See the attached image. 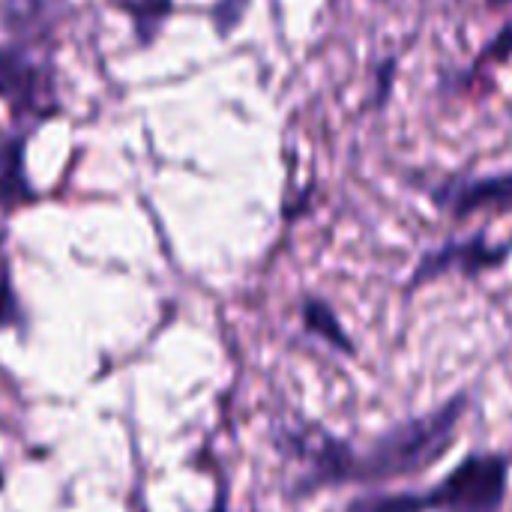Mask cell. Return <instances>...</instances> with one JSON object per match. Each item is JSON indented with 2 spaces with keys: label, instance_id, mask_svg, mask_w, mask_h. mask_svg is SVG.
<instances>
[{
  "label": "cell",
  "instance_id": "4",
  "mask_svg": "<svg viewBox=\"0 0 512 512\" xmlns=\"http://www.w3.org/2000/svg\"><path fill=\"white\" fill-rule=\"evenodd\" d=\"M512 255V240L507 243H492L486 240V234H474V237H465V240H450L432 252H426L411 279H408V291H417L441 276H450V273H459V276H480V273H489V270H498L507 264V258Z\"/></svg>",
  "mask_w": 512,
  "mask_h": 512
},
{
  "label": "cell",
  "instance_id": "14",
  "mask_svg": "<svg viewBox=\"0 0 512 512\" xmlns=\"http://www.w3.org/2000/svg\"><path fill=\"white\" fill-rule=\"evenodd\" d=\"M492 3H510V0H492Z\"/></svg>",
  "mask_w": 512,
  "mask_h": 512
},
{
  "label": "cell",
  "instance_id": "9",
  "mask_svg": "<svg viewBox=\"0 0 512 512\" xmlns=\"http://www.w3.org/2000/svg\"><path fill=\"white\" fill-rule=\"evenodd\" d=\"M111 3L120 6L132 18L135 36L141 45H150L159 36L165 18L174 12V0H111Z\"/></svg>",
  "mask_w": 512,
  "mask_h": 512
},
{
  "label": "cell",
  "instance_id": "12",
  "mask_svg": "<svg viewBox=\"0 0 512 512\" xmlns=\"http://www.w3.org/2000/svg\"><path fill=\"white\" fill-rule=\"evenodd\" d=\"M393 78H396V60H387V63L381 66V72H378V90H375V96H378V105H384V102H387Z\"/></svg>",
  "mask_w": 512,
  "mask_h": 512
},
{
  "label": "cell",
  "instance_id": "2",
  "mask_svg": "<svg viewBox=\"0 0 512 512\" xmlns=\"http://www.w3.org/2000/svg\"><path fill=\"white\" fill-rule=\"evenodd\" d=\"M510 489V459L474 453L432 489L417 492L420 512H501Z\"/></svg>",
  "mask_w": 512,
  "mask_h": 512
},
{
  "label": "cell",
  "instance_id": "10",
  "mask_svg": "<svg viewBox=\"0 0 512 512\" xmlns=\"http://www.w3.org/2000/svg\"><path fill=\"white\" fill-rule=\"evenodd\" d=\"M512 57V21L486 45V51L474 60V66H471V78H480V75H486V66L492 69V66H498V63H504V60H510Z\"/></svg>",
  "mask_w": 512,
  "mask_h": 512
},
{
  "label": "cell",
  "instance_id": "7",
  "mask_svg": "<svg viewBox=\"0 0 512 512\" xmlns=\"http://www.w3.org/2000/svg\"><path fill=\"white\" fill-rule=\"evenodd\" d=\"M39 198L24 171V135H0V207L18 210Z\"/></svg>",
  "mask_w": 512,
  "mask_h": 512
},
{
  "label": "cell",
  "instance_id": "8",
  "mask_svg": "<svg viewBox=\"0 0 512 512\" xmlns=\"http://www.w3.org/2000/svg\"><path fill=\"white\" fill-rule=\"evenodd\" d=\"M300 315H303L306 333L318 336V339L327 342L333 351L354 357V339L345 333L342 321L336 318V312H333V306H330L327 300H321V297H306L303 306H300Z\"/></svg>",
  "mask_w": 512,
  "mask_h": 512
},
{
  "label": "cell",
  "instance_id": "6",
  "mask_svg": "<svg viewBox=\"0 0 512 512\" xmlns=\"http://www.w3.org/2000/svg\"><path fill=\"white\" fill-rule=\"evenodd\" d=\"M69 3L66 0H3L0 18L6 33L15 42L51 48L57 27L66 21Z\"/></svg>",
  "mask_w": 512,
  "mask_h": 512
},
{
  "label": "cell",
  "instance_id": "3",
  "mask_svg": "<svg viewBox=\"0 0 512 512\" xmlns=\"http://www.w3.org/2000/svg\"><path fill=\"white\" fill-rule=\"evenodd\" d=\"M0 102L18 123H42L60 111L51 48L15 39L0 45Z\"/></svg>",
  "mask_w": 512,
  "mask_h": 512
},
{
  "label": "cell",
  "instance_id": "13",
  "mask_svg": "<svg viewBox=\"0 0 512 512\" xmlns=\"http://www.w3.org/2000/svg\"><path fill=\"white\" fill-rule=\"evenodd\" d=\"M213 512H228V510H225V507H216V510H213Z\"/></svg>",
  "mask_w": 512,
  "mask_h": 512
},
{
  "label": "cell",
  "instance_id": "5",
  "mask_svg": "<svg viewBox=\"0 0 512 512\" xmlns=\"http://www.w3.org/2000/svg\"><path fill=\"white\" fill-rule=\"evenodd\" d=\"M432 201L453 219H468L474 213H507L512 210V171L492 177H450L432 192Z\"/></svg>",
  "mask_w": 512,
  "mask_h": 512
},
{
  "label": "cell",
  "instance_id": "11",
  "mask_svg": "<svg viewBox=\"0 0 512 512\" xmlns=\"http://www.w3.org/2000/svg\"><path fill=\"white\" fill-rule=\"evenodd\" d=\"M18 321H21V306H18V297L9 282V270L0 261V327H12Z\"/></svg>",
  "mask_w": 512,
  "mask_h": 512
},
{
  "label": "cell",
  "instance_id": "1",
  "mask_svg": "<svg viewBox=\"0 0 512 512\" xmlns=\"http://www.w3.org/2000/svg\"><path fill=\"white\" fill-rule=\"evenodd\" d=\"M468 405V393H456L444 405L387 429L363 450L324 429L288 432L282 450L303 465L297 492L312 495L333 486H381L429 471L453 450Z\"/></svg>",
  "mask_w": 512,
  "mask_h": 512
}]
</instances>
